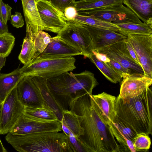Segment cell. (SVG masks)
<instances>
[{"label": "cell", "instance_id": "ee69618b", "mask_svg": "<svg viewBox=\"0 0 152 152\" xmlns=\"http://www.w3.org/2000/svg\"><path fill=\"white\" fill-rule=\"evenodd\" d=\"M74 1H75L76 0H73Z\"/></svg>", "mask_w": 152, "mask_h": 152}, {"label": "cell", "instance_id": "8992f818", "mask_svg": "<svg viewBox=\"0 0 152 152\" xmlns=\"http://www.w3.org/2000/svg\"><path fill=\"white\" fill-rule=\"evenodd\" d=\"M80 15L90 16L115 25L142 23L130 9L120 3L103 7L77 11Z\"/></svg>", "mask_w": 152, "mask_h": 152}, {"label": "cell", "instance_id": "cb8c5ba5", "mask_svg": "<svg viewBox=\"0 0 152 152\" xmlns=\"http://www.w3.org/2000/svg\"><path fill=\"white\" fill-rule=\"evenodd\" d=\"M23 113L28 117L39 121L48 122L58 121L53 112L45 104L41 107H25Z\"/></svg>", "mask_w": 152, "mask_h": 152}, {"label": "cell", "instance_id": "3957f363", "mask_svg": "<svg viewBox=\"0 0 152 152\" xmlns=\"http://www.w3.org/2000/svg\"><path fill=\"white\" fill-rule=\"evenodd\" d=\"M152 92L149 88L139 95L115 103V116L137 134H152Z\"/></svg>", "mask_w": 152, "mask_h": 152}, {"label": "cell", "instance_id": "4dcf8cb0", "mask_svg": "<svg viewBox=\"0 0 152 152\" xmlns=\"http://www.w3.org/2000/svg\"><path fill=\"white\" fill-rule=\"evenodd\" d=\"M15 37L11 33L0 35V58H6L10 53L15 45Z\"/></svg>", "mask_w": 152, "mask_h": 152}, {"label": "cell", "instance_id": "8fae6325", "mask_svg": "<svg viewBox=\"0 0 152 152\" xmlns=\"http://www.w3.org/2000/svg\"><path fill=\"white\" fill-rule=\"evenodd\" d=\"M125 41L110 45L96 51L105 54L108 58L118 62L128 71L129 74L144 75L141 66L137 64L130 56L127 49Z\"/></svg>", "mask_w": 152, "mask_h": 152}, {"label": "cell", "instance_id": "7bdbcfd3", "mask_svg": "<svg viewBox=\"0 0 152 152\" xmlns=\"http://www.w3.org/2000/svg\"><path fill=\"white\" fill-rule=\"evenodd\" d=\"M42 0L47 1H48L50 2V0Z\"/></svg>", "mask_w": 152, "mask_h": 152}, {"label": "cell", "instance_id": "e575fe53", "mask_svg": "<svg viewBox=\"0 0 152 152\" xmlns=\"http://www.w3.org/2000/svg\"><path fill=\"white\" fill-rule=\"evenodd\" d=\"M110 61L107 63L120 75L122 78L129 74L128 71L120 63L114 59L109 58Z\"/></svg>", "mask_w": 152, "mask_h": 152}, {"label": "cell", "instance_id": "ba28073f", "mask_svg": "<svg viewBox=\"0 0 152 152\" xmlns=\"http://www.w3.org/2000/svg\"><path fill=\"white\" fill-rule=\"evenodd\" d=\"M16 87L9 94L1 105L0 135L10 132L23 113L25 107L18 99Z\"/></svg>", "mask_w": 152, "mask_h": 152}, {"label": "cell", "instance_id": "f35d334b", "mask_svg": "<svg viewBox=\"0 0 152 152\" xmlns=\"http://www.w3.org/2000/svg\"><path fill=\"white\" fill-rule=\"evenodd\" d=\"M125 42L127 49L130 56L137 64L140 65L135 52L131 44L127 40V39L126 40Z\"/></svg>", "mask_w": 152, "mask_h": 152}, {"label": "cell", "instance_id": "ffe728a7", "mask_svg": "<svg viewBox=\"0 0 152 152\" xmlns=\"http://www.w3.org/2000/svg\"><path fill=\"white\" fill-rule=\"evenodd\" d=\"M24 77L19 67L8 74L0 73V104Z\"/></svg>", "mask_w": 152, "mask_h": 152}, {"label": "cell", "instance_id": "60d3db41", "mask_svg": "<svg viewBox=\"0 0 152 152\" xmlns=\"http://www.w3.org/2000/svg\"><path fill=\"white\" fill-rule=\"evenodd\" d=\"M8 32L7 25L5 24L0 18V35Z\"/></svg>", "mask_w": 152, "mask_h": 152}, {"label": "cell", "instance_id": "836d02e7", "mask_svg": "<svg viewBox=\"0 0 152 152\" xmlns=\"http://www.w3.org/2000/svg\"><path fill=\"white\" fill-rule=\"evenodd\" d=\"M12 8L8 4L4 3L2 0H0V18L6 24L10 20Z\"/></svg>", "mask_w": 152, "mask_h": 152}, {"label": "cell", "instance_id": "603a6c76", "mask_svg": "<svg viewBox=\"0 0 152 152\" xmlns=\"http://www.w3.org/2000/svg\"><path fill=\"white\" fill-rule=\"evenodd\" d=\"M61 122L62 130L67 136L72 134L78 138L83 135L84 129L80 125L78 115L70 110H63Z\"/></svg>", "mask_w": 152, "mask_h": 152}, {"label": "cell", "instance_id": "5b68a950", "mask_svg": "<svg viewBox=\"0 0 152 152\" xmlns=\"http://www.w3.org/2000/svg\"><path fill=\"white\" fill-rule=\"evenodd\" d=\"M76 59L73 57L57 58L32 59L21 68L24 76H38L48 79L56 77L76 68Z\"/></svg>", "mask_w": 152, "mask_h": 152}, {"label": "cell", "instance_id": "74e56055", "mask_svg": "<svg viewBox=\"0 0 152 152\" xmlns=\"http://www.w3.org/2000/svg\"><path fill=\"white\" fill-rule=\"evenodd\" d=\"M64 15L68 21L74 19L78 14L77 11L73 6H70L66 7L64 12Z\"/></svg>", "mask_w": 152, "mask_h": 152}, {"label": "cell", "instance_id": "1f68e13d", "mask_svg": "<svg viewBox=\"0 0 152 152\" xmlns=\"http://www.w3.org/2000/svg\"><path fill=\"white\" fill-rule=\"evenodd\" d=\"M149 135L144 133L137 134L132 140L134 146L137 152L149 149L151 144Z\"/></svg>", "mask_w": 152, "mask_h": 152}, {"label": "cell", "instance_id": "9c48e42d", "mask_svg": "<svg viewBox=\"0 0 152 152\" xmlns=\"http://www.w3.org/2000/svg\"><path fill=\"white\" fill-rule=\"evenodd\" d=\"M127 40L137 55L144 75L152 78V35H130Z\"/></svg>", "mask_w": 152, "mask_h": 152}, {"label": "cell", "instance_id": "7402d4cb", "mask_svg": "<svg viewBox=\"0 0 152 152\" xmlns=\"http://www.w3.org/2000/svg\"><path fill=\"white\" fill-rule=\"evenodd\" d=\"M123 3L145 23L152 24V1L123 0Z\"/></svg>", "mask_w": 152, "mask_h": 152}, {"label": "cell", "instance_id": "30bf717a", "mask_svg": "<svg viewBox=\"0 0 152 152\" xmlns=\"http://www.w3.org/2000/svg\"><path fill=\"white\" fill-rule=\"evenodd\" d=\"M37 5L44 31L58 34L67 26L68 20L64 12L50 2L39 0Z\"/></svg>", "mask_w": 152, "mask_h": 152}, {"label": "cell", "instance_id": "6da1fadb", "mask_svg": "<svg viewBox=\"0 0 152 152\" xmlns=\"http://www.w3.org/2000/svg\"><path fill=\"white\" fill-rule=\"evenodd\" d=\"M92 95L86 94L76 99L69 109L78 115L84 129L83 135L78 138L91 152H120L111 128Z\"/></svg>", "mask_w": 152, "mask_h": 152}, {"label": "cell", "instance_id": "f546056e", "mask_svg": "<svg viewBox=\"0 0 152 152\" xmlns=\"http://www.w3.org/2000/svg\"><path fill=\"white\" fill-rule=\"evenodd\" d=\"M52 38L48 33L43 31H40L37 33L33 40L34 52L33 59L36 58L44 51L51 41Z\"/></svg>", "mask_w": 152, "mask_h": 152}, {"label": "cell", "instance_id": "f1b7e54d", "mask_svg": "<svg viewBox=\"0 0 152 152\" xmlns=\"http://www.w3.org/2000/svg\"><path fill=\"white\" fill-rule=\"evenodd\" d=\"M34 52V41L26 35L23 40L21 50L18 57L19 60L24 65L28 64L33 58Z\"/></svg>", "mask_w": 152, "mask_h": 152}, {"label": "cell", "instance_id": "e0dca14e", "mask_svg": "<svg viewBox=\"0 0 152 152\" xmlns=\"http://www.w3.org/2000/svg\"><path fill=\"white\" fill-rule=\"evenodd\" d=\"M39 0H21L26 25V34L33 40L38 32L44 31V26L37 5Z\"/></svg>", "mask_w": 152, "mask_h": 152}, {"label": "cell", "instance_id": "5bb4252c", "mask_svg": "<svg viewBox=\"0 0 152 152\" xmlns=\"http://www.w3.org/2000/svg\"><path fill=\"white\" fill-rule=\"evenodd\" d=\"M118 96L127 99L140 94L149 88L152 78L140 74H128L123 77Z\"/></svg>", "mask_w": 152, "mask_h": 152}, {"label": "cell", "instance_id": "2e32d148", "mask_svg": "<svg viewBox=\"0 0 152 152\" xmlns=\"http://www.w3.org/2000/svg\"><path fill=\"white\" fill-rule=\"evenodd\" d=\"M79 55L83 56V53L79 49L53 37L44 51L35 58H57Z\"/></svg>", "mask_w": 152, "mask_h": 152}, {"label": "cell", "instance_id": "ab89813d", "mask_svg": "<svg viewBox=\"0 0 152 152\" xmlns=\"http://www.w3.org/2000/svg\"><path fill=\"white\" fill-rule=\"evenodd\" d=\"M93 53L99 60L105 63H108L110 61L109 58L105 54L99 53L96 51H93Z\"/></svg>", "mask_w": 152, "mask_h": 152}, {"label": "cell", "instance_id": "b9f144b4", "mask_svg": "<svg viewBox=\"0 0 152 152\" xmlns=\"http://www.w3.org/2000/svg\"><path fill=\"white\" fill-rule=\"evenodd\" d=\"M1 107V105L0 104V114ZM7 151L3 146L0 139V152H6Z\"/></svg>", "mask_w": 152, "mask_h": 152}, {"label": "cell", "instance_id": "d4e9b609", "mask_svg": "<svg viewBox=\"0 0 152 152\" xmlns=\"http://www.w3.org/2000/svg\"><path fill=\"white\" fill-rule=\"evenodd\" d=\"M119 31L127 35H152V24L142 23L141 24L122 23L116 25Z\"/></svg>", "mask_w": 152, "mask_h": 152}, {"label": "cell", "instance_id": "7c38bea8", "mask_svg": "<svg viewBox=\"0 0 152 152\" xmlns=\"http://www.w3.org/2000/svg\"><path fill=\"white\" fill-rule=\"evenodd\" d=\"M62 130L59 121L43 122L31 119L23 113L14 126L10 133L22 135L48 132H60Z\"/></svg>", "mask_w": 152, "mask_h": 152}, {"label": "cell", "instance_id": "d6986e66", "mask_svg": "<svg viewBox=\"0 0 152 152\" xmlns=\"http://www.w3.org/2000/svg\"><path fill=\"white\" fill-rule=\"evenodd\" d=\"M39 89L44 103L53 112L60 122L63 117V110L57 103L50 92L47 83V79L38 76L31 77Z\"/></svg>", "mask_w": 152, "mask_h": 152}, {"label": "cell", "instance_id": "ac0fdd59", "mask_svg": "<svg viewBox=\"0 0 152 152\" xmlns=\"http://www.w3.org/2000/svg\"><path fill=\"white\" fill-rule=\"evenodd\" d=\"M109 125L114 136L119 143L120 152H137L132 141L137 134L134 131L126 126L115 116L113 122Z\"/></svg>", "mask_w": 152, "mask_h": 152}, {"label": "cell", "instance_id": "d6a6232c", "mask_svg": "<svg viewBox=\"0 0 152 152\" xmlns=\"http://www.w3.org/2000/svg\"><path fill=\"white\" fill-rule=\"evenodd\" d=\"M68 137L69 143L72 152H91L89 149L72 134Z\"/></svg>", "mask_w": 152, "mask_h": 152}, {"label": "cell", "instance_id": "4316f807", "mask_svg": "<svg viewBox=\"0 0 152 152\" xmlns=\"http://www.w3.org/2000/svg\"><path fill=\"white\" fill-rule=\"evenodd\" d=\"M68 21L119 31L118 28L116 25L106 22L90 16L83 15L78 14H77L74 19Z\"/></svg>", "mask_w": 152, "mask_h": 152}, {"label": "cell", "instance_id": "d590c367", "mask_svg": "<svg viewBox=\"0 0 152 152\" xmlns=\"http://www.w3.org/2000/svg\"><path fill=\"white\" fill-rule=\"evenodd\" d=\"M75 1L73 0H50V2L53 5L63 12L66 7L74 6Z\"/></svg>", "mask_w": 152, "mask_h": 152}, {"label": "cell", "instance_id": "8d00e7d4", "mask_svg": "<svg viewBox=\"0 0 152 152\" xmlns=\"http://www.w3.org/2000/svg\"><path fill=\"white\" fill-rule=\"evenodd\" d=\"M10 20L12 26L17 28H21L24 25L23 18L20 12H15V14L11 15Z\"/></svg>", "mask_w": 152, "mask_h": 152}, {"label": "cell", "instance_id": "44dd1931", "mask_svg": "<svg viewBox=\"0 0 152 152\" xmlns=\"http://www.w3.org/2000/svg\"><path fill=\"white\" fill-rule=\"evenodd\" d=\"M92 96L100 110L104 120L109 125L113 122L115 116V103L116 97L105 92Z\"/></svg>", "mask_w": 152, "mask_h": 152}, {"label": "cell", "instance_id": "f6af8a7d", "mask_svg": "<svg viewBox=\"0 0 152 152\" xmlns=\"http://www.w3.org/2000/svg\"></svg>", "mask_w": 152, "mask_h": 152}, {"label": "cell", "instance_id": "52a82bcc", "mask_svg": "<svg viewBox=\"0 0 152 152\" xmlns=\"http://www.w3.org/2000/svg\"><path fill=\"white\" fill-rule=\"evenodd\" d=\"M54 37L77 48L88 58L93 55V46L89 31L84 25L67 21V26Z\"/></svg>", "mask_w": 152, "mask_h": 152}, {"label": "cell", "instance_id": "7a4b0ae2", "mask_svg": "<svg viewBox=\"0 0 152 152\" xmlns=\"http://www.w3.org/2000/svg\"><path fill=\"white\" fill-rule=\"evenodd\" d=\"M46 80L50 91L63 110H69L76 99L86 94H92L99 84L94 74L88 70L75 74L66 72Z\"/></svg>", "mask_w": 152, "mask_h": 152}, {"label": "cell", "instance_id": "484cf974", "mask_svg": "<svg viewBox=\"0 0 152 152\" xmlns=\"http://www.w3.org/2000/svg\"><path fill=\"white\" fill-rule=\"evenodd\" d=\"M88 58L109 81L113 83H116L121 82L122 78L107 63L99 60L94 55Z\"/></svg>", "mask_w": 152, "mask_h": 152}, {"label": "cell", "instance_id": "9a60e30c", "mask_svg": "<svg viewBox=\"0 0 152 152\" xmlns=\"http://www.w3.org/2000/svg\"><path fill=\"white\" fill-rule=\"evenodd\" d=\"M84 25L89 31L93 44V51H96L127 39V35L119 31Z\"/></svg>", "mask_w": 152, "mask_h": 152}, {"label": "cell", "instance_id": "277c9868", "mask_svg": "<svg viewBox=\"0 0 152 152\" xmlns=\"http://www.w3.org/2000/svg\"><path fill=\"white\" fill-rule=\"evenodd\" d=\"M5 139L20 152H72L68 137L64 132H48L22 135L9 132Z\"/></svg>", "mask_w": 152, "mask_h": 152}, {"label": "cell", "instance_id": "4fadbf2b", "mask_svg": "<svg viewBox=\"0 0 152 152\" xmlns=\"http://www.w3.org/2000/svg\"><path fill=\"white\" fill-rule=\"evenodd\" d=\"M16 87L18 99L25 107L38 108L44 104L40 91L31 77H24Z\"/></svg>", "mask_w": 152, "mask_h": 152}, {"label": "cell", "instance_id": "83f0119b", "mask_svg": "<svg viewBox=\"0 0 152 152\" xmlns=\"http://www.w3.org/2000/svg\"><path fill=\"white\" fill-rule=\"evenodd\" d=\"M123 3V0H79L74 6L77 11L96 9Z\"/></svg>", "mask_w": 152, "mask_h": 152}]
</instances>
